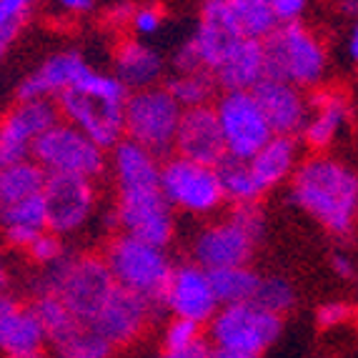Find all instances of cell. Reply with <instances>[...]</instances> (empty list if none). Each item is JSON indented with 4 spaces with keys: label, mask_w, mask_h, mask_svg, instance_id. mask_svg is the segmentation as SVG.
<instances>
[{
    "label": "cell",
    "mask_w": 358,
    "mask_h": 358,
    "mask_svg": "<svg viewBox=\"0 0 358 358\" xmlns=\"http://www.w3.org/2000/svg\"><path fill=\"white\" fill-rule=\"evenodd\" d=\"M30 308H33L36 318L41 321L45 341H48L53 348L63 346L66 341H71L73 336L85 329L83 323L78 321L71 310L66 308V303H63L58 296H38L36 303L30 306Z\"/></svg>",
    "instance_id": "obj_28"
},
{
    "label": "cell",
    "mask_w": 358,
    "mask_h": 358,
    "mask_svg": "<svg viewBox=\"0 0 358 358\" xmlns=\"http://www.w3.org/2000/svg\"><path fill=\"white\" fill-rule=\"evenodd\" d=\"M45 168L36 161H20L0 168V210L18 203L23 198L36 196L45 185Z\"/></svg>",
    "instance_id": "obj_27"
},
{
    "label": "cell",
    "mask_w": 358,
    "mask_h": 358,
    "mask_svg": "<svg viewBox=\"0 0 358 358\" xmlns=\"http://www.w3.org/2000/svg\"><path fill=\"white\" fill-rule=\"evenodd\" d=\"M296 153H299V148H296V138L293 136H271L268 143L263 145L253 158H248V168H251L261 193L275 188L293 173Z\"/></svg>",
    "instance_id": "obj_24"
},
{
    "label": "cell",
    "mask_w": 358,
    "mask_h": 358,
    "mask_svg": "<svg viewBox=\"0 0 358 358\" xmlns=\"http://www.w3.org/2000/svg\"><path fill=\"white\" fill-rule=\"evenodd\" d=\"M271 3H273V15L278 25L301 23V18L306 15V8H308V0H271Z\"/></svg>",
    "instance_id": "obj_41"
},
{
    "label": "cell",
    "mask_w": 358,
    "mask_h": 358,
    "mask_svg": "<svg viewBox=\"0 0 358 358\" xmlns=\"http://www.w3.org/2000/svg\"><path fill=\"white\" fill-rule=\"evenodd\" d=\"M3 6L8 8L10 13H15V15H23V18H28L30 10H33V6H36L38 0H0Z\"/></svg>",
    "instance_id": "obj_46"
},
{
    "label": "cell",
    "mask_w": 358,
    "mask_h": 358,
    "mask_svg": "<svg viewBox=\"0 0 358 358\" xmlns=\"http://www.w3.org/2000/svg\"><path fill=\"white\" fill-rule=\"evenodd\" d=\"M131 25L133 30H136L138 36H153V33H158L163 25V13L158 10V8L153 6H143V8H136L131 15Z\"/></svg>",
    "instance_id": "obj_40"
},
{
    "label": "cell",
    "mask_w": 358,
    "mask_h": 358,
    "mask_svg": "<svg viewBox=\"0 0 358 358\" xmlns=\"http://www.w3.org/2000/svg\"><path fill=\"white\" fill-rule=\"evenodd\" d=\"M291 201L329 233L348 236L358 218V176L336 158H308L293 173Z\"/></svg>",
    "instance_id": "obj_1"
},
{
    "label": "cell",
    "mask_w": 358,
    "mask_h": 358,
    "mask_svg": "<svg viewBox=\"0 0 358 358\" xmlns=\"http://www.w3.org/2000/svg\"><path fill=\"white\" fill-rule=\"evenodd\" d=\"M210 341L213 346L236 348L261 358L266 348L278 341L283 331V318L266 313L253 303L221 306L210 318Z\"/></svg>",
    "instance_id": "obj_7"
},
{
    "label": "cell",
    "mask_w": 358,
    "mask_h": 358,
    "mask_svg": "<svg viewBox=\"0 0 358 358\" xmlns=\"http://www.w3.org/2000/svg\"><path fill=\"white\" fill-rule=\"evenodd\" d=\"M253 98L261 106L273 136H299L308 123V103L301 96V88L275 78H261L251 88Z\"/></svg>",
    "instance_id": "obj_17"
},
{
    "label": "cell",
    "mask_w": 358,
    "mask_h": 358,
    "mask_svg": "<svg viewBox=\"0 0 358 358\" xmlns=\"http://www.w3.org/2000/svg\"><path fill=\"white\" fill-rule=\"evenodd\" d=\"M106 263L115 283L145 301L150 316H161L166 308V291L173 266L168 261L166 248L150 245L141 238H133L128 233H120L118 238L106 248Z\"/></svg>",
    "instance_id": "obj_2"
},
{
    "label": "cell",
    "mask_w": 358,
    "mask_h": 358,
    "mask_svg": "<svg viewBox=\"0 0 358 358\" xmlns=\"http://www.w3.org/2000/svg\"><path fill=\"white\" fill-rule=\"evenodd\" d=\"M8 358H45L43 351H36V353H25V356H8Z\"/></svg>",
    "instance_id": "obj_54"
},
{
    "label": "cell",
    "mask_w": 358,
    "mask_h": 358,
    "mask_svg": "<svg viewBox=\"0 0 358 358\" xmlns=\"http://www.w3.org/2000/svg\"><path fill=\"white\" fill-rule=\"evenodd\" d=\"M6 233H8V241H10V243L28 248V245L33 243V241H36L43 231H41V228H30V226H8Z\"/></svg>",
    "instance_id": "obj_43"
},
{
    "label": "cell",
    "mask_w": 358,
    "mask_h": 358,
    "mask_svg": "<svg viewBox=\"0 0 358 358\" xmlns=\"http://www.w3.org/2000/svg\"><path fill=\"white\" fill-rule=\"evenodd\" d=\"M45 334L33 308H10L0 316V351L6 356H25L43 351Z\"/></svg>",
    "instance_id": "obj_26"
},
{
    "label": "cell",
    "mask_w": 358,
    "mask_h": 358,
    "mask_svg": "<svg viewBox=\"0 0 358 358\" xmlns=\"http://www.w3.org/2000/svg\"><path fill=\"white\" fill-rule=\"evenodd\" d=\"M198 18L215 20L236 38H266L278 28L271 0H203Z\"/></svg>",
    "instance_id": "obj_18"
},
{
    "label": "cell",
    "mask_w": 358,
    "mask_h": 358,
    "mask_svg": "<svg viewBox=\"0 0 358 358\" xmlns=\"http://www.w3.org/2000/svg\"><path fill=\"white\" fill-rule=\"evenodd\" d=\"M133 10H136L133 6H118V8H113V10H110V20H113V23H131Z\"/></svg>",
    "instance_id": "obj_49"
},
{
    "label": "cell",
    "mask_w": 358,
    "mask_h": 358,
    "mask_svg": "<svg viewBox=\"0 0 358 358\" xmlns=\"http://www.w3.org/2000/svg\"><path fill=\"white\" fill-rule=\"evenodd\" d=\"M326 68V48L303 23L278 25L263 41V78L286 80L296 88H316L323 83Z\"/></svg>",
    "instance_id": "obj_3"
},
{
    "label": "cell",
    "mask_w": 358,
    "mask_h": 358,
    "mask_svg": "<svg viewBox=\"0 0 358 358\" xmlns=\"http://www.w3.org/2000/svg\"><path fill=\"white\" fill-rule=\"evenodd\" d=\"M173 153L213 168L226 158V138H223L221 123H218L213 106L183 108L178 131H176Z\"/></svg>",
    "instance_id": "obj_14"
},
{
    "label": "cell",
    "mask_w": 358,
    "mask_h": 358,
    "mask_svg": "<svg viewBox=\"0 0 358 358\" xmlns=\"http://www.w3.org/2000/svg\"><path fill=\"white\" fill-rule=\"evenodd\" d=\"M113 76L128 90H143L158 85L163 76V58L141 41H123L115 48Z\"/></svg>",
    "instance_id": "obj_23"
},
{
    "label": "cell",
    "mask_w": 358,
    "mask_h": 358,
    "mask_svg": "<svg viewBox=\"0 0 358 358\" xmlns=\"http://www.w3.org/2000/svg\"><path fill=\"white\" fill-rule=\"evenodd\" d=\"M173 71L176 73H196V71H203L201 68V60H198V53H196V48H193V43H191V38L180 45L178 50L173 53Z\"/></svg>",
    "instance_id": "obj_42"
},
{
    "label": "cell",
    "mask_w": 358,
    "mask_h": 358,
    "mask_svg": "<svg viewBox=\"0 0 358 358\" xmlns=\"http://www.w3.org/2000/svg\"><path fill=\"white\" fill-rule=\"evenodd\" d=\"M215 173H218V180H221L223 196L231 203H253V201H258L263 196L251 173V168H248V161L226 155L215 166Z\"/></svg>",
    "instance_id": "obj_30"
},
{
    "label": "cell",
    "mask_w": 358,
    "mask_h": 358,
    "mask_svg": "<svg viewBox=\"0 0 358 358\" xmlns=\"http://www.w3.org/2000/svg\"><path fill=\"white\" fill-rule=\"evenodd\" d=\"M30 158L45 168V173H76L93 180L106 171L103 148L83 131L60 120L33 141Z\"/></svg>",
    "instance_id": "obj_5"
},
{
    "label": "cell",
    "mask_w": 358,
    "mask_h": 358,
    "mask_svg": "<svg viewBox=\"0 0 358 358\" xmlns=\"http://www.w3.org/2000/svg\"><path fill=\"white\" fill-rule=\"evenodd\" d=\"M221 90H251L266 76L263 71V41L236 38L221 63L210 71Z\"/></svg>",
    "instance_id": "obj_21"
},
{
    "label": "cell",
    "mask_w": 358,
    "mask_h": 358,
    "mask_svg": "<svg viewBox=\"0 0 358 358\" xmlns=\"http://www.w3.org/2000/svg\"><path fill=\"white\" fill-rule=\"evenodd\" d=\"M248 303L266 310V313L283 318V313H288L296 306V288L283 275H268V278L258 281L256 293H253V299Z\"/></svg>",
    "instance_id": "obj_33"
},
{
    "label": "cell",
    "mask_w": 358,
    "mask_h": 358,
    "mask_svg": "<svg viewBox=\"0 0 358 358\" xmlns=\"http://www.w3.org/2000/svg\"><path fill=\"white\" fill-rule=\"evenodd\" d=\"M90 71L85 58L78 50H63L43 60L36 71L20 80L15 98L18 101H36V98H55Z\"/></svg>",
    "instance_id": "obj_20"
},
{
    "label": "cell",
    "mask_w": 358,
    "mask_h": 358,
    "mask_svg": "<svg viewBox=\"0 0 358 358\" xmlns=\"http://www.w3.org/2000/svg\"><path fill=\"white\" fill-rule=\"evenodd\" d=\"M213 108L226 138V150L233 158L248 161L273 136L251 90H223Z\"/></svg>",
    "instance_id": "obj_8"
},
{
    "label": "cell",
    "mask_w": 358,
    "mask_h": 358,
    "mask_svg": "<svg viewBox=\"0 0 358 358\" xmlns=\"http://www.w3.org/2000/svg\"><path fill=\"white\" fill-rule=\"evenodd\" d=\"M353 316V308L343 301H329V303L318 306L316 323L318 329H336L341 323H346Z\"/></svg>",
    "instance_id": "obj_39"
},
{
    "label": "cell",
    "mask_w": 358,
    "mask_h": 358,
    "mask_svg": "<svg viewBox=\"0 0 358 358\" xmlns=\"http://www.w3.org/2000/svg\"><path fill=\"white\" fill-rule=\"evenodd\" d=\"M161 191L171 208L196 215L213 213L226 201L215 168L180 155H168L161 166Z\"/></svg>",
    "instance_id": "obj_6"
},
{
    "label": "cell",
    "mask_w": 358,
    "mask_h": 358,
    "mask_svg": "<svg viewBox=\"0 0 358 358\" xmlns=\"http://www.w3.org/2000/svg\"><path fill=\"white\" fill-rule=\"evenodd\" d=\"M8 286V271H6V266L0 263V291Z\"/></svg>",
    "instance_id": "obj_53"
},
{
    "label": "cell",
    "mask_w": 358,
    "mask_h": 358,
    "mask_svg": "<svg viewBox=\"0 0 358 358\" xmlns=\"http://www.w3.org/2000/svg\"><path fill=\"white\" fill-rule=\"evenodd\" d=\"M43 201L48 215V231L73 233L83 226L96 208L93 180L76 173H48L43 185Z\"/></svg>",
    "instance_id": "obj_13"
},
{
    "label": "cell",
    "mask_w": 358,
    "mask_h": 358,
    "mask_svg": "<svg viewBox=\"0 0 358 358\" xmlns=\"http://www.w3.org/2000/svg\"><path fill=\"white\" fill-rule=\"evenodd\" d=\"M150 318V310L141 296L123 286H115L113 296L108 299L103 310L96 316V321L88 329H93L98 336L110 343L113 348L128 346L141 336L145 321Z\"/></svg>",
    "instance_id": "obj_19"
},
{
    "label": "cell",
    "mask_w": 358,
    "mask_h": 358,
    "mask_svg": "<svg viewBox=\"0 0 358 358\" xmlns=\"http://www.w3.org/2000/svg\"><path fill=\"white\" fill-rule=\"evenodd\" d=\"M166 308L176 318H188L196 323H208L221 308L215 301V293L210 288L208 271L198 263H183L173 268L166 291Z\"/></svg>",
    "instance_id": "obj_16"
},
{
    "label": "cell",
    "mask_w": 358,
    "mask_h": 358,
    "mask_svg": "<svg viewBox=\"0 0 358 358\" xmlns=\"http://www.w3.org/2000/svg\"><path fill=\"white\" fill-rule=\"evenodd\" d=\"M68 13H88L93 8V0H55Z\"/></svg>",
    "instance_id": "obj_47"
},
{
    "label": "cell",
    "mask_w": 358,
    "mask_h": 358,
    "mask_svg": "<svg viewBox=\"0 0 358 358\" xmlns=\"http://www.w3.org/2000/svg\"><path fill=\"white\" fill-rule=\"evenodd\" d=\"M208 356H210V346L201 338L193 346L180 348V351H163L158 358H208Z\"/></svg>",
    "instance_id": "obj_44"
},
{
    "label": "cell",
    "mask_w": 358,
    "mask_h": 358,
    "mask_svg": "<svg viewBox=\"0 0 358 358\" xmlns=\"http://www.w3.org/2000/svg\"><path fill=\"white\" fill-rule=\"evenodd\" d=\"M0 223L3 226H30L48 231V215H45V201H43V191L36 196L23 198L18 203L8 206L0 210Z\"/></svg>",
    "instance_id": "obj_34"
},
{
    "label": "cell",
    "mask_w": 358,
    "mask_h": 358,
    "mask_svg": "<svg viewBox=\"0 0 358 358\" xmlns=\"http://www.w3.org/2000/svg\"><path fill=\"white\" fill-rule=\"evenodd\" d=\"M115 226L123 233L141 238L150 245L166 248L173 238V213L161 188L148 191H118L115 203Z\"/></svg>",
    "instance_id": "obj_11"
},
{
    "label": "cell",
    "mask_w": 358,
    "mask_h": 358,
    "mask_svg": "<svg viewBox=\"0 0 358 358\" xmlns=\"http://www.w3.org/2000/svg\"><path fill=\"white\" fill-rule=\"evenodd\" d=\"M163 88L173 96V101L180 108H198V106H208L213 101L215 85L213 76L208 71H196V73H176L173 78H168Z\"/></svg>",
    "instance_id": "obj_31"
},
{
    "label": "cell",
    "mask_w": 358,
    "mask_h": 358,
    "mask_svg": "<svg viewBox=\"0 0 358 358\" xmlns=\"http://www.w3.org/2000/svg\"><path fill=\"white\" fill-rule=\"evenodd\" d=\"M196 341H201V323L173 316V321L168 323L166 334H163V348L166 351H180V348L193 346Z\"/></svg>",
    "instance_id": "obj_36"
},
{
    "label": "cell",
    "mask_w": 358,
    "mask_h": 358,
    "mask_svg": "<svg viewBox=\"0 0 358 358\" xmlns=\"http://www.w3.org/2000/svg\"><path fill=\"white\" fill-rule=\"evenodd\" d=\"M183 108L163 85L131 90L126 101V138L143 145L155 158L173 155V141Z\"/></svg>",
    "instance_id": "obj_4"
},
{
    "label": "cell",
    "mask_w": 358,
    "mask_h": 358,
    "mask_svg": "<svg viewBox=\"0 0 358 358\" xmlns=\"http://www.w3.org/2000/svg\"><path fill=\"white\" fill-rule=\"evenodd\" d=\"M110 353H113V346L88 326L71 341H66L63 346L55 348V358H108Z\"/></svg>",
    "instance_id": "obj_35"
},
{
    "label": "cell",
    "mask_w": 358,
    "mask_h": 358,
    "mask_svg": "<svg viewBox=\"0 0 358 358\" xmlns=\"http://www.w3.org/2000/svg\"><path fill=\"white\" fill-rule=\"evenodd\" d=\"M113 168L118 191H148L161 188V166L150 150L133 141H120L113 148Z\"/></svg>",
    "instance_id": "obj_22"
},
{
    "label": "cell",
    "mask_w": 358,
    "mask_h": 358,
    "mask_svg": "<svg viewBox=\"0 0 358 358\" xmlns=\"http://www.w3.org/2000/svg\"><path fill=\"white\" fill-rule=\"evenodd\" d=\"M60 120L55 98L18 101L0 118V168L28 161L33 141Z\"/></svg>",
    "instance_id": "obj_12"
},
{
    "label": "cell",
    "mask_w": 358,
    "mask_h": 358,
    "mask_svg": "<svg viewBox=\"0 0 358 358\" xmlns=\"http://www.w3.org/2000/svg\"><path fill=\"white\" fill-rule=\"evenodd\" d=\"M341 13L348 18L358 20V0H341Z\"/></svg>",
    "instance_id": "obj_51"
},
{
    "label": "cell",
    "mask_w": 358,
    "mask_h": 358,
    "mask_svg": "<svg viewBox=\"0 0 358 358\" xmlns=\"http://www.w3.org/2000/svg\"><path fill=\"white\" fill-rule=\"evenodd\" d=\"M210 288L215 293L218 306L231 303H248L258 288L261 275L251 271L248 266H228V268H213L208 271Z\"/></svg>",
    "instance_id": "obj_29"
},
{
    "label": "cell",
    "mask_w": 358,
    "mask_h": 358,
    "mask_svg": "<svg viewBox=\"0 0 358 358\" xmlns=\"http://www.w3.org/2000/svg\"><path fill=\"white\" fill-rule=\"evenodd\" d=\"M258 243L228 218L221 223H210L193 241V261L206 271L228 268V266H248Z\"/></svg>",
    "instance_id": "obj_15"
},
{
    "label": "cell",
    "mask_w": 358,
    "mask_h": 358,
    "mask_svg": "<svg viewBox=\"0 0 358 358\" xmlns=\"http://www.w3.org/2000/svg\"><path fill=\"white\" fill-rule=\"evenodd\" d=\"M233 41H236V36H233L231 30L223 28L215 20H206V18H198L196 33L191 36L193 48H196L198 60H201V68L208 73L221 63V58L231 48Z\"/></svg>",
    "instance_id": "obj_32"
},
{
    "label": "cell",
    "mask_w": 358,
    "mask_h": 358,
    "mask_svg": "<svg viewBox=\"0 0 358 358\" xmlns=\"http://www.w3.org/2000/svg\"><path fill=\"white\" fill-rule=\"evenodd\" d=\"M55 106L60 110V118H66L71 126L83 131L103 150L115 148L126 136V106L123 103H106L83 90L68 88L60 96H55Z\"/></svg>",
    "instance_id": "obj_9"
},
{
    "label": "cell",
    "mask_w": 358,
    "mask_h": 358,
    "mask_svg": "<svg viewBox=\"0 0 358 358\" xmlns=\"http://www.w3.org/2000/svg\"><path fill=\"white\" fill-rule=\"evenodd\" d=\"M228 218H233V221L238 223L256 243H261L266 238V215H263L258 201H253V203H233Z\"/></svg>",
    "instance_id": "obj_37"
},
{
    "label": "cell",
    "mask_w": 358,
    "mask_h": 358,
    "mask_svg": "<svg viewBox=\"0 0 358 358\" xmlns=\"http://www.w3.org/2000/svg\"><path fill=\"white\" fill-rule=\"evenodd\" d=\"M115 278L103 256H76L58 299L83 326H90L115 291Z\"/></svg>",
    "instance_id": "obj_10"
},
{
    "label": "cell",
    "mask_w": 358,
    "mask_h": 358,
    "mask_svg": "<svg viewBox=\"0 0 358 358\" xmlns=\"http://www.w3.org/2000/svg\"><path fill=\"white\" fill-rule=\"evenodd\" d=\"M346 98L338 93H329V90H316L308 101V118L303 128L306 143L313 150H323L334 143L336 133L341 131L343 120H346Z\"/></svg>",
    "instance_id": "obj_25"
},
{
    "label": "cell",
    "mask_w": 358,
    "mask_h": 358,
    "mask_svg": "<svg viewBox=\"0 0 358 358\" xmlns=\"http://www.w3.org/2000/svg\"><path fill=\"white\" fill-rule=\"evenodd\" d=\"M15 301L13 299H8V296H3V291H0V316H3V313H8V310L10 308H15Z\"/></svg>",
    "instance_id": "obj_52"
},
{
    "label": "cell",
    "mask_w": 358,
    "mask_h": 358,
    "mask_svg": "<svg viewBox=\"0 0 358 358\" xmlns=\"http://www.w3.org/2000/svg\"><path fill=\"white\" fill-rule=\"evenodd\" d=\"M208 358H258V356H253V353H245V351H236V348L210 346V356Z\"/></svg>",
    "instance_id": "obj_48"
},
{
    "label": "cell",
    "mask_w": 358,
    "mask_h": 358,
    "mask_svg": "<svg viewBox=\"0 0 358 358\" xmlns=\"http://www.w3.org/2000/svg\"><path fill=\"white\" fill-rule=\"evenodd\" d=\"M28 253L36 263H41V266H48V263L58 261L60 256H66V248H63V243H60L58 233L43 231L41 236H38V238L28 245Z\"/></svg>",
    "instance_id": "obj_38"
},
{
    "label": "cell",
    "mask_w": 358,
    "mask_h": 358,
    "mask_svg": "<svg viewBox=\"0 0 358 358\" xmlns=\"http://www.w3.org/2000/svg\"><path fill=\"white\" fill-rule=\"evenodd\" d=\"M331 271L338 275L341 281H353L356 278V268H353V261L343 253H334L331 256Z\"/></svg>",
    "instance_id": "obj_45"
},
{
    "label": "cell",
    "mask_w": 358,
    "mask_h": 358,
    "mask_svg": "<svg viewBox=\"0 0 358 358\" xmlns=\"http://www.w3.org/2000/svg\"><path fill=\"white\" fill-rule=\"evenodd\" d=\"M348 55H351V60L358 66V20L353 23L351 33H348Z\"/></svg>",
    "instance_id": "obj_50"
}]
</instances>
